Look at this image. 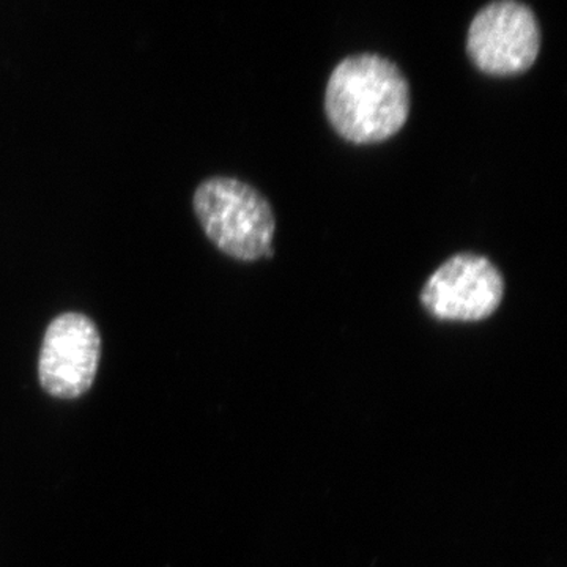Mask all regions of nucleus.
Segmentation results:
<instances>
[{
	"instance_id": "f257e3e1",
	"label": "nucleus",
	"mask_w": 567,
	"mask_h": 567,
	"mask_svg": "<svg viewBox=\"0 0 567 567\" xmlns=\"http://www.w3.org/2000/svg\"><path fill=\"white\" fill-rule=\"evenodd\" d=\"M412 95L401 69L383 55L363 52L331 71L324 112L336 133L354 145L380 144L409 121Z\"/></svg>"
},
{
	"instance_id": "f03ea898",
	"label": "nucleus",
	"mask_w": 567,
	"mask_h": 567,
	"mask_svg": "<svg viewBox=\"0 0 567 567\" xmlns=\"http://www.w3.org/2000/svg\"><path fill=\"white\" fill-rule=\"evenodd\" d=\"M194 213L213 245L241 262L274 248L276 216L262 193L233 177H210L197 186Z\"/></svg>"
},
{
	"instance_id": "7ed1b4c3",
	"label": "nucleus",
	"mask_w": 567,
	"mask_h": 567,
	"mask_svg": "<svg viewBox=\"0 0 567 567\" xmlns=\"http://www.w3.org/2000/svg\"><path fill=\"white\" fill-rule=\"evenodd\" d=\"M540 32L524 3L499 0L477 11L466 35V52L477 70L491 76L525 73L536 62Z\"/></svg>"
},
{
	"instance_id": "20e7f679",
	"label": "nucleus",
	"mask_w": 567,
	"mask_h": 567,
	"mask_svg": "<svg viewBox=\"0 0 567 567\" xmlns=\"http://www.w3.org/2000/svg\"><path fill=\"white\" fill-rule=\"evenodd\" d=\"M503 295L505 282L495 265L477 254L462 252L429 276L420 301L443 322H480L494 315Z\"/></svg>"
},
{
	"instance_id": "39448f33",
	"label": "nucleus",
	"mask_w": 567,
	"mask_h": 567,
	"mask_svg": "<svg viewBox=\"0 0 567 567\" xmlns=\"http://www.w3.org/2000/svg\"><path fill=\"white\" fill-rule=\"evenodd\" d=\"M102 339L95 323L78 312L52 320L41 346L39 374L54 398H80L91 390L99 371Z\"/></svg>"
}]
</instances>
